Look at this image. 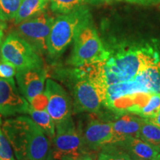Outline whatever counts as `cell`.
<instances>
[{
	"label": "cell",
	"instance_id": "obj_1",
	"mask_svg": "<svg viewBox=\"0 0 160 160\" xmlns=\"http://www.w3.org/2000/svg\"><path fill=\"white\" fill-rule=\"evenodd\" d=\"M108 50L105 60L82 68L97 87L102 105L136 115L152 94L160 93V52L148 44Z\"/></svg>",
	"mask_w": 160,
	"mask_h": 160
},
{
	"label": "cell",
	"instance_id": "obj_2",
	"mask_svg": "<svg viewBox=\"0 0 160 160\" xmlns=\"http://www.w3.org/2000/svg\"><path fill=\"white\" fill-rule=\"evenodd\" d=\"M2 129L17 160H52L51 140L31 118L8 119Z\"/></svg>",
	"mask_w": 160,
	"mask_h": 160
},
{
	"label": "cell",
	"instance_id": "obj_3",
	"mask_svg": "<svg viewBox=\"0 0 160 160\" xmlns=\"http://www.w3.org/2000/svg\"><path fill=\"white\" fill-rule=\"evenodd\" d=\"M91 20V13L85 6L58 16L48 39V53L52 58L61 56L73 42L82 28Z\"/></svg>",
	"mask_w": 160,
	"mask_h": 160
},
{
	"label": "cell",
	"instance_id": "obj_4",
	"mask_svg": "<svg viewBox=\"0 0 160 160\" xmlns=\"http://www.w3.org/2000/svg\"><path fill=\"white\" fill-rule=\"evenodd\" d=\"M108 55V50L104 46L91 20L82 28L73 40V51L68 63L78 68L102 62Z\"/></svg>",
	"mask_w": 160,
	"mask_h": 160
},
{
	"label": "cell",
	"instance_id": "obj_5",
	"mask_svg": "<svg viewBox=\"0 0 160 160\" xmlns=\"http://www.w3.org/2000/svg\"><path fill=\"white\" fill-rule=\"evenodd\" d=\"M56 133L52 140V160H75L89 154L84 144L80 130H78L72 117L55 124Z\"/></svg>",
	"mask_w": 160,
	"mask_h": 160
},
{
	"label": "cell",
	"instance_id": "obj_6",
	"mask_svg": "<svg viewBox=\"0 0 160 160\" xmlns=\"http://www.w3.org/2000/svg\"><path fill=\"white\" fill-rule=\"evenodd\" d=\"M68 83L71 84L74 113H96L100 111L102 102L95 83L81 67L67 72Z\"/></svg>",
	"mask_w": 160,
	"mask_h": 160
},
{
	"label": "cell",
	"instance_id": "obj_7",
	"mask_svg": "<svg viewBox=\"0 0 160 160\" xmlns=\"http://www.w3.org/2000/svg\"><path fill=\"white\" fill-rule=\"evenodd\" d=\"M0 55L2 60L12 64L17 71L43 68L40 53L14 32L4 39L0 46Z\"/></svg>",
	"mask_w": 160,
	"mask_h": 160
},
{
	"label": "cell",
	"instance_id": "obj_8",
	"mask_svg": "<svg viewBox=\"0 0 160 160\" xmlns=\"http://www.w3.org/2000/svg\"><path fill=\"white\" fill-rule=\"evenodd\" d=\"M55 18L50 12H40L17 24L15 33L28 42L38 53H48V39Z\"/></svg>",
	"mask_w": 160,
	"mask_h": 160
},
{
	"label": "cell",
	"instance_id": "obj_9",
	"mask_svg": "<svg viewBox=\"0 0 160 160\" xmlns=\"http://www.w3.org/2000/svg\"><path fill=\"white\" fill-rule=\"evenodd\" d=\"M44 92L48 97L47 111L55 124L71 117L73 104L62 86L54 80L48 79Z\"/></svg>",
	"mask_w": 160,
	"mask_h": 160
},
{
	"label": "cell",
	"instance_id": "obj_10",
	"mask_svg": "<svg viewBox=\"0 0 160 160\" xmlns=\"http://www.w3.org/2000/svg\"><path fill=\"white\" fill-rule=\"evenodd\" d=\"M30 104L22 95L13 78H0V113L5 117L28 114Z\"/></svg>",
	"mask_w": 160,
	"mask_h": 160
},
{
	"label": "cell",
	"instance_id": "obj_11",
	"mask_svg": "<svg viewBox=\"0 0 160 160\" xmlns=\"http://www.w3.org/2000/svg\"><path fill=\"white\" fill-rule=\"evenodd\" d=\"M82 136L87 151H97L113 142L112 122L92 119L85 126Z\"/></svg>",
	"mask_w": 160,
	"mask_h": 160
},
{
	"label": "cell",
	"instance_id": "obj_12",
	"mask_svg": "<svg viewBox=\"0 0 160 160\" xmlns=\"http://www.w3.org/2000/svg\"><path fill=\"white\" fill-rule=\"evenodd\" d=\"M46 78L47 71L43 68L17 71L16 74L20 93L28 102L44 91Z\"/></svg>",
	"mask_w": 160,
	"mask_h": 160
},
{
	"label": "cell",
	"instance_id": "obj_13",
	"mask_svg": "<svg viewBox=\"0 0 160 160\" xmlns=\"http://www.w3.org/2000/svg\"><path fill=\"white\" fill-rule=\"evenodd\" d=\"M145 119L132 113H123L112 122L113 139L111 145L119 143L129 138H139V132Z\"/></svg>",
	"mask_w": 160,
	"mask_h": 160
},
{
	"label": "cell",
	"instance_id": "obj_14",
	"mask_svg": "<svg viewBox=\"0 0 160 160\" xmlns=\"http://www.w3.org/2000/svg\"><path fill=\"white\" fill-rule=\"evenodd\" d=\"M115 145L127 152L131 157L155 160L159 153L155 148L139 138H129L125 141L115 144Z\"/></svg>",
	"mask_w": 160,
	"mask_h": 160
},
{
	"label": "cell",
	"instance_id": "obj_15",
	"mask_svg": "<svg viewBox=\"0 0 160 160\" xmlns=\"http://www.w3.org/2000/svg\"><path fill=\"white\" fill-rule=\"evenodd\" d=\"M49 0H22L14 19L16 25L45 11Z\"/></svg>",
	"mask_w": 160,
	"mask_h": 160
},
{
	"label": "cell",
	"instance_id": "obj_16",
	"mask_svg": "<svg viewBox=\"0 0 160 160\" xmlns=\"http://www.w3.org/2000/svg\"><path fill=\"white\" fill-rule=\"evenodd\" d=\"M28 114H29L33 121L41 128L48 138L52 141L54 138L56 133L55 122L50 116L48 112L47 111V110L37 111V110L33 109L30 105Z\"/></svg>",
	"mask_w": 160,
	"mask_h": 160
},
{
	"label": "cell",
	"instance_id": "obj_17",
	"mask_svg": "<svg viewBox=\"0 0 160 160\" xmlns=\"http://www.w3.org/2000/svg\"><path fill=\"white\" fill-rule=\"evenodd\" d=\"M139 139L155 148L160 153V127L145 120L139 132Z\"/></svg>",
	"mask_w": 160,
	"mask_h": 160
},
{
	"label": "cell",
	"instance_id": "obj_18",
	"mask_svg": "<svg viewBox=\"0 0 160 160\" xmlns=\"http://www.w3.org/2000/svg\"><path fill=\"white\" fill-rule=\"evenodd\" d=\"M51 9L57 14H65L94 0H49Z\"/></svg>",
	"mask_w": 160,
	"mask_h": 160
},
{
	"label": "cell",
	"instance_id": "obj_19",
	"mask_svg": "<svg viewBox=\"0 0 160 160\" xmlns=\"http://www.w3.org/2000/svg\"><path fill=\"white\" fill-rule=\"evenodd\" d=\"M160 112V93H153L149 98L148 102L143 106L137 114L145 119H149L157 117Z\"/></svg>",
	"mask_w": 160,
	"mask_h": 160
},
{
	"label": "cell",
	"instance_id": "obj_20",
	"mask_svg": "<svg viewBox=\"0 0 160 160\" xmlns=\"http://www.w3.org/2000/svg\"><path fill=\"white\" fill-rule=\"evenodd\" d=\"M101 150L98 160H131L127 152L115 145H108Z\"/></svg>",
	"mask_w": 160,
	"mask_h": 160
},
{
	"label": "cell",
	"instance_id": "obj_21",
	"mask_svg": "<svg viewBox=\"0 0 160 160\" xmlns=\"http://www.w3.org/2000/svg\"><path fill=\"white\" fill-rule=\"evenodd\" d=\"M22 0H0V13L7 21L14 20Z\"/></svg>",
	"mask_w": 160,
	"mask_h": 160
},
{
	"label": "cell",
	"instance_id": "obj_22",
	"mask_svg": "<svg viewBox=\"0 0 160 160\" xmlns=\"http://www.w3.org/2000/svg\"><path fill=\"white\" fill-rule=\"evenodd\" d=\"M2 121L0 119V159L15 160L13 151L11 144L4 134L2 129Z\"/></svg>",
	"mask_w": 160,
	"mask_h": 160
},
{
	"label": "cell",
	"instance_id": "obj_23",
	"mask_svg": "<svg viewBox=\"0 0 160 160\" xmlns=\"http://www.w3.org/2000/svg\"><path fill=\"white\" fill-rule=\"evenodd\" d=\"M30 105L33 109L37 111H45L48 107V97L45 92L35 96L29 102Z\"/></svg>",
	"mask_w": 160,
	"mask_h": 160
},
{
	"label": "cell",
	"instance_id": "obj_24",
	"mask_svg": "<svg viewBox=\"0 0 160 160\" xmlns=\"http://www.w3.org/2000/svg\"><path fill=\"white\" fill-rule=\"evenodd\" d=\"M17 70L12 64L0 60V78L11 79L17 74Z\"/></svg>",
	"mask_w": 160,
	"mask_h": 160
},
{
	"label": "cell",
	"instance_id": "obj_25",
	"mask_svg": "<svg viewBox=\"0 0 160 160\" xmlns=\"http://www.w3.org/2000/svg\"><path fill=\"white\" fill-rule=\"evenodd\" d=\"M131 3H137L139 5H153V4H157L160 2V0H131Z\"/></svg>",
	"mask_w": 160,
	"mask_h": 160
},
{
	"label": "cell",
	"instance_id": "obj_26",
	"mask_svg": "<svg viewBox=\"0 0 160 160\" xmlns=\"http://www.w3.org/2000/svg\"><path fill=\"white\" fill-rule=\"evenodd\" d=\"M146 120H147V121H148L149 122L153 124V125H157V126H159V127H160V112L158 113V115L157 116V117L152 118V119H146Z\"/></svg>",
	"mask_w": 160,
	"mask_h": 160
},
{
	"label": "cell",
	"instance_id": "obj_27",
	"mask_svg": "<svg viewBox=\"0 0 160 160\" xmlns=\"http://www.w3.org/2000/svg\"><path fill=\"white\" fill-rule=\"evenodd\" d=\"M6 22H7V20L3 17L2 14L0 13V28L4 30L7 28V23H6Z\"/></svg>",
	"mask_w": 160,
	"mask_h": 160
},
{
	"label": "cell",
	"instance_id": "obj_28",
	"mask_svg": "<svg viewBox=\"0 0 160 160\" xmlns=\"http://www.w3.org/2000/svg\"><path fill=\"white\" fill-rule=\"evenodd\" d=\"M75 160H93V159H92V157L89 154H85Z\"/></svg>",
	"mask_w": 160,
	"mask_h": 160
},
{
	"label": "cell",
	"instance_id": "obj_29",
	"mask_svg": "<svg viewBox=\"0 0 160 160\" xmlns=\"http://www.w3.org/2000/svg\"><path fill=\"white\" fill-rule=\"evenodd\" d=\"M3 37H4V32L2 28H0V46H1L2 43V40H3Z\"/></svg>",
	"mask_w": 160,
	"mask_h": 160
},
{
	"label": "cell",
	"instance_id": "obj_30",
	"mask_svg": "<svg viewBox=\"0 0 160 160\" xmlns=\"http://www.w3.org/2000/svg\"><path fill=\"white\" fill-rule=\"evenodd\" d=\"M131 160H149V159H141V158H138V157H131Z\"/></svg>",
	"mask_w": 160,
	"mask_h": 160
},
{
	"label": "cell",
	"instance_id": "obj_31",
	"mask_svg": "<svg viewBox=\"0 0 160 160\" xmlns=\"http://www.w3.org/2000/svg\"><path fill=\"white\" fill-rule=\"evenodd\" d=\"M155 160H160V153H159V155L157 156V157L156 158Z\"/></svg>",
	"mask_w": 160,
	"mask_h": 160
},
{
	"label": "cell",
	"instance_id": "obj_32",
	"mask_svg": "<svg viewBox=\"0 0 160 160\" xmlns=\"http://www.w3.org/2000/svg\"><path fill=\"white\" fill-rule=\"evenodd\" d=\"M126 2H130V1H131V0H125Z\"/></svg>",
	"mask_w": 160,
	"mask_h": 160
},
{
	"label": "cell",
	"instance_id": "obj_33",
	"mask_svg": "<svg viewBox=\"0 0 160 160\" xmlns=\"http://www.w3.org/2000/svg\"><path fill=\"white\" fill-rule=\"evenodd\" d=\"M103 1H110V0H103Z\"/></svg>",
	"mask_w": 160,
	"mask_h": 160
},
{
	"label": "cell",
	"instance_id": "obj_34",
	"mask_svg": "<svg viewBox=\"0 0 160 160\" xmlns=\"http://www.w3.org/2000/svg\"><path fill=\"white\" fill-rule=\"evenodd\" d=\"M0 60H1V55H0Z\"/></svg>",
	"mask_w": 160,
	"mask_h": 160
},
{
	"label": "cell",
	"instance_id": "obj_35",
	"mask_svg": "<svg viewBox=\"0 0 160 160\" xmlns=\"http://www.w3.org/2000/svg\"><path fill=\"white\" fill-rule=\"evenodd\" d=\"M0 160H1V159H0Z\"/></svg>",
	"mask_w": 160,
	"mask_h": 160
}]
</instances>
